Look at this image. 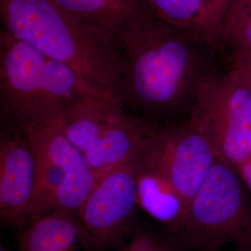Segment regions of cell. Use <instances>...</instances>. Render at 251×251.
Masks as SVG:
<instances>
[{
    "label": "cell",
    "instance_id": "cell-17",
    "mask_svg": "<svg viewBox=\"0 0 251 251\" xmlns=\"http://www.w3.org/2000/svg\"><path fill=\"white\" fill-rule=\"evenodd\" d=\"M188 251L179 242L178 238L173 234L168 233L148 251Z\"/></svg>",
    "mask_w": 251,
    "mask_h": 251
},
{
    "label": "cell",
    "instance_id": "cell-4",
    "mask_svg": "<svg viewBox=\"0 0 251 251\" xmlns=\"http://www.w3.org/2000/svg\"><path fill=\"white\" fill-rule=\"evenodd\" d=\"M235 167L218 158L174 234L187 250L251 251V199Z\"/></svg>",
    "mask_w": 251,
    "mask_h": 251
},
{
    "label": "cell",
    "instance_id": "cell-3",
    "mask_svg": "<svg viewBox=\"0 0 251 251\" xmlns=\"http://www.w3.org/2000/svg\"><path fill=\"white\" fill-rule=\"evenodd\" d=\"M0 35L3 126L23 131L52 125L81 99L107 97L92 89L66 64L4 31Z\"/></svg>",
    "mask_w": 251,
    "mask_h": 251
},
{
    "label": "cell",
    "instance_id": "cell-21",
    "mask_svg": "<svg viewBox=\"0 0 251 251\" xmlns=\"http://www.w3.org/2000/svg\"><path fill=\"white\" fill-rule=\"evenodd\" d=\"M224 1H227V2H229V3L231 2V0H224Z\"/></svg>",
    "mask_w": 251,
    "mask_h": 251
},
{
    "label": "cell",
    "instance_id": "cell-13",
    "mask_svg": "<svg viewBox=\"0 0 251 251\" xmlns=\"http://www.w3.org/2000/svg\"><path fill=\"white\" fill-rule=\"evenodd\" d=\"M82 22L117 43L124 31L153 13L147 0H54Z\"/></svg>",
    "mask_w": 251,
    "mask_h": 251
},
{
    "label": "cell",
    "instance_id": "cell-11",
    "mask_svg": "<svg viewBox=\"0 0 251 251\" xmlns=\"http://www.w3.org/2000/svg\"><path fill=\"white\" fill-rule=\"evenodd\" d=\"M157 17L219 48L230 3L224 0H147Z\"/></svg>",
    "mask_w": 251,
    "mask_h": 251
},
{
    "label": "cell",
    "instance_id": "cell-19",
    "mask_svg": "<svg viewBox=\"0 0 251 251\" xmlns=\"http://www.w3.org/2000/svg\"><path fill=\"white\" fill-rule=\"evenodd\" d=\"M229 64L240 68L243 72L245 73L246 75H247L251 82V59L242 61V62L230 63Z\"/></svg>",
    "mask_w": 251,
    "mask_h": 251
},
{
    "label": "cell",
    "instance_id": "cell-5",
    "mask_svg": "<svg viewBox=\"0 0 251 251\" xmlns=\"http://www.w3.org/2000/svg\"><path fill=\"white\" fill-rule=\"evenodd\" d=\"M59 122L85 156L98 181L133 160L143 142L158 128L129 111L119 99L104 96L81 99Z\"/></svg>",
    "mask_w": 251,
    "mask_h": 251
},
{
    "label": "cell",
    "instance_id": "cell-9",
    "mask_svg": "<svg viewBox=\"0 0 251 251\" xmlns=\"http://www.w3.org/2000/svg\"><path fill=\"white\" fill-rule=\"evenodd\" d=\"M138 206L133 158L99 180L77 215L96 249L106 251L122 247Z\"/></svg>",
    "mask_w": 251,
    "mask_h": 251
},
{
    "label": "cell",
    "instance_id": "cell-10",
    "mask_svg": "<svg viewBox=\"0 0 251 251\" xmlns=\"http://www.w3.org/2000/svg\"><path fill=\"white\" fill-rule=\"evenodd\" d=\"M35 157L27 136L3 126L0 134V218L1 223L23 227L35 191Z\"/></svg>",
    "mask_w": 251,
    "mask_h": 251
},
{
    "label": "cell",
    "instance_id": "cell-2",
    "mask_svg": "<svg viewBox=\"0 0 251 251\" xmlns=\"http://www.w3.org/2000/svg\"><path fill=\"white\" fill-rule=\"evenodd\" d=\"M2 31L66 64L94 90L117 99L122 57L116 41L54 0H0Z\"/></svg>",
    "mask_w": 251,
    "mask_h": 251
},
{
    "label": "cell",
    "instance_id": "cell-1",
    "mask_svg": "<svg viewBox=\"0 0 251 251\" xmlns=\"http://www.w3.org/2000/svg\"><path fill=\"white\" fill-rule=\"evenodd\" d=\"M122 72L116 97L126 108L162 126L188 118L222 69V51L155 14L119 35Z\"/></svg>",
    "mask_w": 251,
    "mask_h": 251
},
{
    "label": "cell",
    "instance_id": "cell-14",
    "mask_svg": "<svg viewBox=\"0 0 251 251\" xmlns=\"http://www.w3.org/2000/svg\"><path fill=\"white\" fill-rule=\"evenodd\" d=\"M135 168L138 206L164 225L168 233H176L186 217L187 204L163 176L138 168L136 164Z\"/></svg>",
    "mask_w": 251,
    "mask_h": 251
},
{
    "label": "cell",
    "instance_id": "cell-20",
    "mask_svg": "<svg viewBox=\"0 0 251 251\" xmlns=\"http://www.w3.org/2000/svg\"><path fill=\"white\" fill-rule=\"evenodd\" d=\"M0 251H9L7 250V249H6L4 247V246L2 245V244H1V246H0Z\"/></svg>",
    "mask_w": 251,
    "mask_h": 251
},
{
    "label": "cell",
    "instance_id": "cell-23",
    "mask_svg": "<svg viewBox=\"0 0 251 251\" xmlns=\"http://www.w3.org/2000/svg\"><path fill=\"white\" fill-rule=\"evenodd\" d=\"M213 251H218L217 249H213Z\"/></svg>",
    "mask_w": 251,
    "mask_h": 251
},
{
    "label": "cell",
    "instance_id": "cell-15",
    "mask_svg": "<svg viewBox=\"0 0 251 251\" xmlns=\"http://www.w3.org/2000/svg\"><path fill=\"white\" fill-rule=\"evenodd\" d=\"M221 50L228 63L251 59V0H231Z\"/></svg>",
    "mask_w": 251,
    "mask_h": 251
},
{
    "label": "cell",
    "instance_id": "cell-18",
    "mask_svg": "<svg viewBox=\"0 0 251 251\" xmlns=\"http://www.w3.org/2000/svg\"><path fill=\"white\" fill-rule=\"evenodd\" d=\"M235 168L245 187L251 194V161L241 163Z\"/></svg>",
    "mask_w": 251,
    "mask_h": 251
},
{
    "label": "cell",
    "instance_id": "cell-22",
    "mask_svg": "<svg viewBox=\"0 0 251 251\" xmlns=\"http://www.w3.org/2000/svg\"><path fill=\"white\" fill-rule=\"evenodd\" d=\"M213 251V249H210V250H205V251Z\"/></svg>",
    "mask_w": 251,
    "mask_h": 251
},
{
    "label": "cell",
    "instance_id": "cell-6",
    "mask_svg": "<svg viewBox=\"0 0 251 251\" xmlns=\"http://www.w3.org/2000/svg\"><path fill=\"white\" fill-rule=\"evenodd\" d=\"M36 167L29 224L55 209L77 214L97 181L83 153L69 140L59 121L24 130Z\"/></svg>",
    "mask_w": 251,
    "mask_h": 251
},
{
    "label": "cell",
    "instance_id": "cell-7",
    "mask_svg": "<svg viewBox=\"0 0 251 251\" xmlns=\"http://www.w3.org/2000/svg\"><path fill=\"white\" fill-rule=\"evenodd\" d=\"M217 159L210 137L191 115L156 128L134 158L138 168L169 181L188 208Z\"/></svg>",
    "mask_w": 251,
    "mask_h": 251
},
{
    "label": "cell",
    "instance_id": "cell-16",
    "mask_svg": "<svg viewBox=\"0 0 251 251\" xmlns=\"http://www.w3.org/2000/svg\"><path fill=\"white\" fill-rule=\"evenodd\" d=\"M164 236L151 231H140L133 236L130 242L120 247L118 251H148Z\"/></svg>",
    "mask_w": 251,
    "mask_h": 251
},
{
    "label": "cell",
    "instance_id": "cell-12",
    "mask_svg": "<svg viewBox=\"0 0 251 251\" xmlns=\"http://www.w3.org/2000/svg\"><path fill=\"white\" fill-rule=\"evenodd\" d=\"M21 251H93V239L77 214L54 209L28 225L19 239Z\"/></svg>",
    "mask_w": 251,
    "mask_h": 251
},
{
    "label": "cell",
    "instance_id": "cell-8",
    "mask_svg": "<svg viewBox=\"0 0 251 251\" xmlns=\"http://www.w3.org/2000/svg\"><path fill=\"white\" fill-rule=\"evenodd\" d=\"M190 115L207 132L218 158L234 167L251 161V82L240 68L221 70Z\"/></svg>",
    "mask_w": 251,
    "mask_h": 251
}]
</instances>
